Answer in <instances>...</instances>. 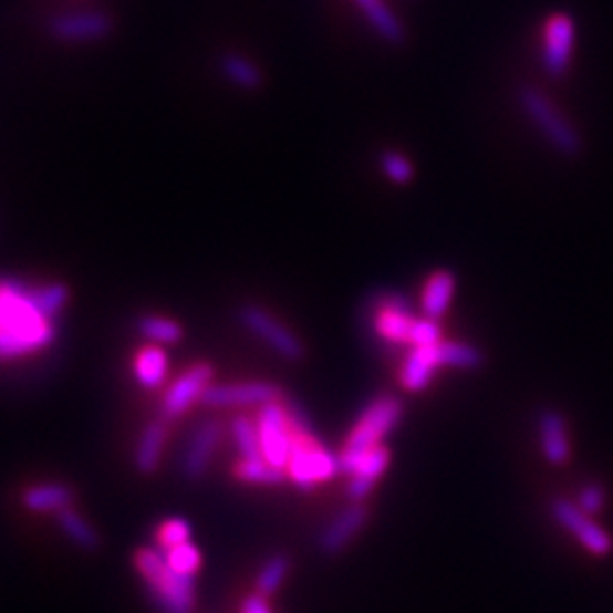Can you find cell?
<instances>
[{
  "label": "cell",
  "instance_id": "1",
  "mask_svg": "<svg viewBox=\"0 0 613 613\" xmlns=\"http://www.w3.org/2000/svg\"><path fill=\"white\" fill-rule=\"evenodd\" d=\"M58 339V321L41 310L34 284L0 278V364L34 357Z\"/></svg>",
  "mask_w": 613,
  "mask_h": 613
},
{
  "label": "cell",
  "instance_id": "2",
  "mask_svg": "<svg viewBox=\"0 0 613 613\" xmlns=\"http://www.w3.org/2000/svg\"><path fill=\"white\" fill-rule=\"evenodd\" d=\"M135 568L148 589L150 600L162 613H194L196 578L173 571L164 550L139 548L135 552Z\"/></svg>",
  "mask_w": 613,
  "mask_h": 613
},
{
  "label": "cell",
  "instance_id": "3",
  "mask_svg": "<svg viewBox=\"0 0 613 613\" xmlns=\"http://www.w3.org/2000/svg\"><path fill=\"white\" fill-rule=\"evenodd\" d=\"M293 420V450L287 466V477L302 491H312L325 485L339 470V457H334L312 432L306 416L291 405Z\"/></svg>",
  "mask_w": 613,
  "mask_h": 613
},
{
  "label": "cell",
  "instance_id": "4",
  "mask_svg": "<svg viewBox=\"0 0 613 613\" xmlns=\"http://www.w3.org/2000/svg\"><path fill=\"white\" fill-rule=\"evenodd\" d=\"M518 105L554 150L565 157H575L582 150L578 127L571 123V118H565V114L543 92L534 90V86H522L518 92Z\"/></svg>",
  "mask_w": 613,
  "mask_h": 613
},
{
  "label": "cell",
  "instance_id": "5",
  "mask_svg": "<svg viewBox=\"0 0 613 613\" xmlns=\"http://www.w3.org/2000/svg\"><path fill=\"white\" fill-rule=\"evenodd\" d=\"M401 418H403V403L398 398L382 396L373 401L362 412L355 427L347 434L343 450L339 453V470H341V464L353 461L355 457L382 446L384 436L401 423Z\"/></svg>",
  "mask_w": 613,
  "mask_h": 613
},
{
  "label": "cell",
  "instance_id": "6",
  "mask_svg": "<svg viewBox=\"0 0 613 613\" xmlns=\"http://www.w3.org/2000/svg\"><path fill=\"white\" fill-rule=\"evenodd\" d=\"M257 429H259V444H261V457H264L271 466L287 472L291 450H293V420H291V405H284L282 401L269 403L257 409Z\"/></svg>",
  "mask_w": 613,
  "mask_h": 613
},
{
  "label": "cell",
  "instance_id": "7",
  "mask_svg": "<svg viewBox=\"0 0 613 613\" xmlns=\"http://www.w3.org/2000/svg\"><path fill=\"white\" fill-rule=\"evenodd\" d=\"M214 384V368L205 362H198L189 366L185 373H180L170 382V386L164 391L159 403V416L168 423L183 418L189 414L198 403H202V396L207 388Z\"/></svg>",
  "mask_w": 613,
  "mask_h": 613
},
{
  "label": "cell",
  "instance_id": "8",
  "mask_svg": "<svg viewBox=\"0 0 613 613\" xmlns=\"http://www.w3.org/2000/svg\"><path fill=\"white\" fill-rule=\"evenodd\" d=\"M241 325L259 341H264L276 355L289 362H300L304 357V343L273 314H269L264 306L246 304L239 312Z\"/></svg>",
  "mask_w": 613,
  "mask_h": 613
},
{
  "label": "cell",
  "instance_id": "9",
  "mask_svg": "<svg viewBox=\"0 0 613 613\" xmlns=\"http://www.w3.org/2000/svg\"><path fill=\"white\" fill-rule=\"evenodd\" d=\"M282 401L280 386L271 382H235V384H211L202 396L205 407L209 409H243V407H264L269 403Z\"/></svg>",
  "mask_w": 613,
  "mask_h": 613
},
{
  "label": "cell",
  "instance_id": "10",
  "mask_svg": "<svg viewBox=\"0 0 613 613\" xmlns=\"http://www.w3.org/2000/svg\"><path fill=\"white\" fill-rule=\"evenodd\" d=\"M224 436L226 423L221 418H207L191 432V439L180 457V472L185 479L196 481L205 477L211 459L224 444Z\"/></svg>",
  "mask_w": 613,
  "mask_h": 613
},
{
  "label": "cell",
  "instance_id": "11",
  "mask_svg": "<svg viewBox=\"0 0 613 613\" xmlns=\"http://www.w3.org/2000/svg\"><path fill=\"white\" fill-rule=\"evenodd\" d=\"M575 49V21L571 14L557 12L543 28V69L559 77L571 66Z\"/></svg>",
  "mask_w": 613,
  "mask_h": 613
},
{
  "label": "cell",
  "instance_id": "12",
  "mask_svg": "<svg viewBox=\"0 0 613 613\" xmlns=\"http://www.w3.org/2000/svg\"><path fill=\"white\" fill-rule=\"evenodd\" d=\"M552 513L563 524V528L571 532L591 554L604 557V554L611 552V546H613L611 537L578 505L568 502V500H554L552 502Z\"/></svg>",
  "mask_w": 613,
  "mask_h": 613
},
{
  "label": "cell",
  "instance_id": "13",
  "mask_svg": "<svg viewBox=\"0 0 613 613\" xmlns=\"http://www.w3.org/2000/svg\"><path fill=\"white\" fill-rule=\"evenodd\" d=\"M388 461H391V455L384 446H377L360 457H355L353 461L347 464H341V472L350 475V481H347V498L353 500L355 505H362L373 487L375 481L384 475V470L388 468Z\"/></svg>",
  "mask_w": 613,
  "mask_h": 613
},
{
  "label": "cell",
  "instance_id": "14",
  "mask_svg": "<svg viewBox=\"0 0 613 613\" xmlns=\"http://www.w3.org/2000/svg\"><path fill=\"white\" fill-rule=\"evenodd\" d=\"M368 520V509L364 505H353L343 509L328 528L319 537V548L323 554H339L341 550L347 548V543L353 541Z\"/></svg>",
  "mask_w": 613,
  "mask_h": 613
},
{
  "label": "cell",
  "instance_id": "15",
  "mask_svg": "<svg viewBox=\"0 0 613 613\" xmlns=\"http://www.w3.org/2000/svg\"><path fill=\"white\" fill-rule=\"evenodd\" d=\"M412 314H409V302L401 295H388L382 300L375 314V332L388 341V343H409L412 328H414Z\"/></svg>",
  "mask_w": 613,
  "mask_h": 613
},
{
  "label": "cell",
  "instance_id": "16",
  "mask_svg": "<svg viewBox=\"0 0 613 613\" xmlns=\"http://www.w3.org/2000/svg\"><path fill=\"white\" fill-rule=\"evenodd\" d=\"M444 366L441 357V343L439 345H423L414 347L407 355L403 371H401V382L407 391L418 393L429 386L434 373Z\"/></svg>",
  "mask_w": 613,
  "mask_h": 613
},
{
  "label": "cell",
  "instance_id": "17",
  "mask_svg": "<svg viewBox=\"0 0 613 613\" xmlns=\"http://www.w3.org/2000/svg\"><path fill=\"white\" fill-rule=\"evenodd\" d=\"M21 502L32 513L58 516L60 511L73 507L75 491L64 481H39V485H32L23 491Z\"/></svg>",
  "mask_w": 613,
  "mask_h": 613
},
{
  "label": "cell",
  "instance_id": "18",
  "mask_svg": "<svg viewBox=\"0 0 613 613\" xmlns=\"http://www.w3.org/2000/svg\"><path fill=\"white\" fill-rule=\"evenodd\" d=\"M168 436H170L168 420H164L162 416L150 420L142 429L139 439H137V446H135V468L142 475H153L159 468L164 450H166V444H168Z\"/></svg>",
  "mask_w": 613,
  "mask_h": 613
},
{
  "label": "cell",
  "instance_id": "19",
  "mask_svg": "<svg viewBox=\"0 0 613 613\" xmlns=\"http://www.w3.org/2000/svg\"><path fill=\"white\" fill-rule=\"evenodd\" d=\"M112 30V23L105 14L98 12H77L55 19L53 34L62 41H92L101 39Z\"/></svg>",
  "mask_w": 613,
  "mask_h": 613
},
{
  "label": "cell",
  "instance_id": "20",
  "mask_svg": "<svg viewBox=\"0 0 613 613\" xmlns=\"http://www.w3.org/2000/svg\"><path fill=\"white\" fill-rule=\"evenodd\" d=\"M539 434H541L543 457L552 466H563L568 459H571V441H568L565 420L559 412H554V409L541 412Z\"/></svg>",
  "mask_w": 613,
  "mask_h": 613
},
{
  "label": "cell",
  "instance_id": "21",
  "mask_svg": "<svg viewBox=\"0 0 613 613\" xmlns=\"http://www.w3.org/2000/svg\"><path fill=\"white\" fill-rule=\"evenodd\" d=\"M168 368H170V362H168L166 350L162 345H153V343L144 345L133 362V373H135L137 384L148 391L164 386V382L168 377Z\"/></svg>",
  "mask_w": 613,
  "mask_h": 613
},
{
  "label": "cell",
  "instance_id": "22",
  "mask_svg": "<svg viewBox=\"0 0 613 613\" xmlns=\"http://www.w3.org/2000/svg\"><path fill=\"white\" fill-rule=\"evenodd\" d=\"M455 276L450 271H434L425 287H423V295H420V306H423V316L439 321L453 302L455 295Z\"/></svg>",
  "mask_w": 613,
  "mask_h": 613
},
{
  "label": "cell",
  "instance_id": "23",
  "mask_svg": "<svg viewBox=\"0 0 613 613\" xmlns=\"http://www.w3.org/2000/svg\"><path fill=\"white\" fill-rule=\"evenodd\" d=\"M55 522H58V528L62 530V534L73 543L77 546L80 550H86V552H94L98 550L101 546V537L98 532L94 530V524L86 520L80 511H75L73 507L60 511L55 516Z\"/></svg>",
  "mask_w": 613,
  "mask_h": 613
},
{
  "label": "cell",
  "instance_id": "24",
  "mask_svg": "<svg viewBox=\"0 0 613 613\" xmlns=\"http://www.w3.org/2000/svg\"><path fill=\"white\" fill-rule=\"evenodd\" d=\"M355 3L382 39H386L388 43L405 41V28L401 19L393 14V10L384 3V0H355Z\"/></svg>",
  "mask_w": 613,
  "mask_h": 613
},
{
  "label": "cell",
  "instance_id": "25",
  "mask_svg": "<svg viewBox=\"0 0 613 613\" xmlns=\"http://www.w3.org/2000/svg\"><path fill=\"white\" fill-rule=\"evenodd\" d=\"M137 330L139 334L153 343V345H175L180 343L185 336V330L178 321H173L168 316H159V314H146L137 321Z\"/></svg>",
  "mask_w": 613,
  "mask_h": 613
},
{
  "label": "cell",
  "instance_id": "26",
  "mask_svg": "<svg viewBox=\"0 0 613 613\" xmlns=\"http://www.w3.org/2000/svg\"><path fill=\"white\" fill-rule=\"evenodd\" d=\"M235 477L254 487H276V485H282L287 472L271 466L264 457H257V459H239L235 464Z\"/></svg>",
  "mask_w": 613,
  "mask_h": 613
},
{
  "label": "cell",
  "instance_id": "27",
  "mask_svg": "<svg viewBox=\"0 0 613 613\" xmlns=\"http://www.w3.org/2000/svg\"><path fill=\"white\" fill-rule=\"evenodd\" d=\"M230 439L237 448L239 459H257L261 457V444H259V429L257 420L250 416H235L230 420Z\"/></svg>",
  "mask_w": 613,
  "mask_h": 613
},
{
  "label": "cell",
  "instance_id": "28",
  "mask_svg": "<svg viewBox=\"0 0 613 613\" xmlns=\"http://www.w3.org/2000/svg\"><path fill=\"white\" fill-rule=\"evenodd\" d=\"M289 559L284 554H276L271 559L264 561V565L259 568V573L254 578V589L259 595H264V598H271L280 591V586L284 584L287 575H289Z\"/></svg>",
  "mask_w": 613,
  "mask_h": 613
},
{
  "label": "cell",
  "instance_id": "29",
  "mask_svg": "<svg viewBox=\"0 0 613 613\" xmlns=\"http://www.w3.org/2000/svg\"><path fill=\"white\" fill-rule=\"evenodd\" d=\"M164 554H166V561L170 563L173 571H178V573H183L187 578H196L200 573L202 552L191 541H187L183 546H175L170 550H164Z\"/></svg>",
  "mask_w": 613,
  "mask_h": 613
},
{
  "label": "cell",
  "instance_id": "30",
  "mask_svg": "<svg viewBox=\"0 0 613 613\" xmlns=\"http://www.w3.org/2000/svg\"><path fill=\"white\" fill-rule=\"evenodd\" d=\"M157 548L159 550H170L175 546H183L187 541H191V522L175 516V518H166L155 534Z\"/></svg>",
  "mask_w": 613,
  "mask_h": 613
},
{
  "label": "cell",
  "instance_id": "31",
  "mask_svg": "<svg viewBox=\"0 0 613 613\" xmlns=\"http://www.w3.org/2000/svg\"><path fill=\"white\" fill-rule=\"evenodd\" d=\"M380 168L393 185H409L414 180V164L403 153H396V150L382 153Z\"/></svg>",
  "mask_w": 613,
  "mask_h": 613
},
{
  "label": "cell",
  "instance_id": "32",
  "mask_svg": "<svg viewBox=\"0 0 613 613\" xmlns=\"http://www.w3.org/2000/svg\"><path fill=\"white\" fill-rule=\"evenodd\" d=\"M441 357L444 366L453 368H477L481 362V355L468 343H457V341H441Z\"/></svg>",
  "mask_w": 613,
  "mask_h": 613
},
{
  "label": "cell",
  "instance_id": "33",
  "mask_svg": "<svg viewBox=\"0 0 613 613\" xmlns=\"http://www.w3.org/2000/svg\"><path fill=\"white\" fill-rule=\"evenodd\" d=\"M224 73L243 90H257L261 84V75L257 71L254 64H250L246 58H237V55H228L224 60Z\"/></svg>",
  "mask_w": 613,
  "mask_h": 613
},
{
  "label": "cell",
  "instance_id": "34",
  "mask_svg": "<svg viewBox=\"0 0 613 613\" xmlns=\"http://www.w3.org/2000/svg\"><path fill=\"white\" fill-rule=\"evenodd\" d=\"M441 343V328L434 319H416L409 336V345L423 347V345H439Z\"/></svg>",
  "mask_w": 613,
  "mask_h": 613
},
{
  "label": "cell",
  "instance_id": "35",
  "mask_svg": "<svg viewBox=\"0 0 613 613\" xmlns=\"http://www.w3.org/2000/svg\"><path fill=\"white\" fill-rule=\"evenodd\" d=\"M604 502H606V493L600 485H586L578 498V507L589 516L598 513L604 507Z\"/></svg>",
  "mask_w": 613,
  "mask_h": 613
},
{
  "label": "cell",
  "instance_id": "36",
  "mask_svg": "<svg viewBox=\"0 0 613 613\" xmlns=\"http://www.w3.org/2000/svg\"><path fill=\"white\" fill-rule=\"evenodd\" d=\"M241 613H273V609H271V604H269V600L264 595L254 593V595L243 600Z\"/></svg>",
  "mask_w": 613,
  "mask_h": 613
}]
</instances>
